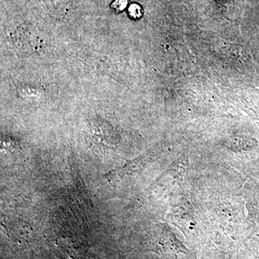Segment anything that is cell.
<instances>
[{
    "label": "cell",
    "mask_w": 259,
    "mask_h": 259,
    "mask_svg": "<svg viewBox=\"0 0 259 259\" xmlns=\"http://www.w3.org/2000/svg\"><path fill=\"white\" fill-rule=\"evenodd\" d=\"M127 0H116L112 5V8L116 11H122L127 5Z\"/></svg>",
    "instance_id": "6da1fadb"
},
{
    "label": "cell",
    "mask_w": 259,
    "mask_h": 259,
    "mask_svg": "<svg viewBox=\"0 0 259 259\" xmlns=\"http://www.w3.org/2000/svg\"><path fill=\"white\" fill-rule=\"evenodd\" d=\"M129 13L131 16L134 17V18H139L141 15V8L138 5H132L130 8Z\"/></svg>",
    "instance_id": "7a4b0ae2"
}]
</instances>
